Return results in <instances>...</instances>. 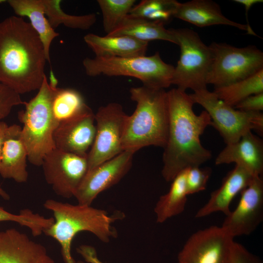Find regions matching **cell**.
<instances>
[{"label":"cell","instance_id":"13","mask_svg":"<svg viewBox=\"0 0 263 263\" xmlns=\"http://www.w3.org/2000/svg\"><path fill=\"white\" fill-rule=\"evenodd\" d=\"M134 153L123 150L88 170L74 196L78 204L91 206L99 193L118 183L131 169Z\"/></svg>","mask_w":263,"mask_h":263},{"label":"cell","instance_id":"35","mask_svg":"<svg viewBox=\"0 0 263 263\" xmlns=\"http://www.w3.org/2000/svg\"><path fill=\"white\" fill-rule=\"evenodd\" d=\"M21 127L14 124L8 126L6 123L0 122V158L4 143L8 139L20 136Z\"/></svg>","mask_w":263,"mask_h":263},{"label":"cell","instance_id":"10","mask_svg":"<svg viewBox=\"0 0 263 263\" xmlns=\"http://www.w3.org/2000/svg\"><path fill=\"white\" fill-rule=\"evenodd\" d=\"M127 116L118 103L99 108L94 114L95 137L87 155L88 170L123 151L121 141Z\"/></svg>","mask_w":263,"mask_h":263},{"label":"cell","instance_id":"23","mask_svg":"<svg viewBox=\"0 0 263 263\" xmlns=\"http://www.w3.org/2000/svg\"><path fill=\"white\" fill-rule=\"evenodd\" d=\"M50 86L53 89L51 110L56 127L62 123L93 112L77 90Z\"/></svg>","mask_w":263,"mask_h":263},{"label":"cell","instance_id":"4","mask_svg":"<svg viewBox=\"0 0 263 263\" xmlns=\"http://www.w3.org/2000/svg\"><path fill=\"white\" fill-rule=\"evenodd\" d=\"M44 207L53 212L54 219L53 224L44 233L59 244L65 263H76L71 250L72 241L77 234L88 231L101 242L108 243L117 236L113 224L123 217L120 213L110 215L105 210L91 206L75 205L53 199L45 201Z\"/></svg>","mask_w":263,"mask_h":263},{"label":"cell","instance_id":"5","mask_svg":"<svg viewBox=\"0 0 263 263\" xmlns=\"http://www.w3.org/2000/svg\"><path fill=\"white\" fill-rule=\"evenodd\" d=\"M53 89L46 76L37 94L25 102V108L18 113L23 124L19 138L27 152L28 161L41 166L44 156L55 149L53 139L56 128L51 110Z\"/></svg>","mask_w":263,"mask_h":263},{"label":"cell","instance_id":"2","mask_svg":"<svg viewBox=\"0 0 263 263\" xmlns=\"http://www.w3.org/2000/svg\"><path fill=\"white\" fill-rule=\"evenodd\" d=\"M46 61L43 44L29 22L16 16L0 22V83L19 94L38 90Z\"/></svg>","mask_w":263,"mask_h":263},{"label":"cell","instance_id":"36","mask_svg":"<svg viewBox=\"0 0 263 263\" xmlns=\"http://www.w3.org/2000/svg\"><path fill=\"white\" fill-rule=\"evenodd\" d=\"M77 251L85 261V262L79 261L77 263H104L98 259L95 249L91 246L80 245Z\"/></svg>","mask_w":263,"mask_h":263},{"label":"cell","instance_id":"31","mask_svg":"<svg viewBox=\"0 0 263 263\" xmlns=\"http://www.w3.org/2000/svg\"><path fill=\"white\" fill-rule=\"evenodd\" d=\"M211 172L210 168H200L198 166L186 169V183L188 195L204 190Z\"/></svg>","mask_w":263,"mask_h":263},{"label":"cell","instance_id":"30","mask_svg":"<svg viewBox=\"0 0 263 263\" xmlns=\"http://www.w3.org/2000/svg\"><path fill=\"white\" fill-rule=\"evenodd\" d=\"M11 221L29 228L34 236L41 235L54 223L53 217L46 218L29 209L21 210L18 214L10 213L0 206V222Z\"/></svg>","mask_w":263,"mask_h":263},{"label":"cell","instance_id":"6","mask_svg":"<svg viewBox=\"0 0 263 263\" xmlns=\"http://www.w3.org/2000/svg\"><path fill=\"white\" fill-rule=\"evenodd\" d=\"M82 64L89 76H126L140 80L143 86L165 89L171 85L174 67L165 62L159 52L150 56L86 57Z\"/></svg>","mask_w":263,"mask_h":263},{"label":"cell","instance_id":"17","mask_svg":"<svg viewBox=\"0 0 263 263\" xmlns=\"http://www.w3.org/2000/svg\"><path fill=\"white\" fill-rule=\"evenodd\" d=\"M240 165L253 176L263 172V142L251 131L244 134L237 142L226 145L215 159L216 165Z\"/></svg>","mask_w":263,"mask_h":263},{"label":"cell","instance_id":"12","mask_svg":"<svg viewBox=\"0 0 263 263\" xmlns=\"http://www.w3.org/2000/svg\"><path fill=\"white\" fill-rule=\"evenodd\" d=\"M234 242L221 226L199 230L184 245L178 263H229Z\"/></svg>","mask_w":263,"mask_h":263},{"label":"cell","instance_id":"33","mask_svg":"<svg viewBox=\"0 0 263 263\" xmlns=\"http://www.w3.org/2000/svg\"><path fill=\"white\" fill-rule=\"evenodd\" d=\"M229 263H261V262L242 244L234 242Z\"/></svg>","mask_w":263,"mask_h":263},{"label":"cell","instance_id":"3","mask_svg":"<svg viewBox=\"0 0 263 263\" xmlns=\"http://www.w3.org/2000/svg\"><path fill=\"white\" fill-rule=\"evenodd\" d=\"M130 93L136 107L126 119L121 141L123 151L135 152L150 146L164 148L169 129L167 92L143 85L131 88Z\"/></svg>","mask_w":263,"mask_h":263},{"label":"cell","instance_id":"29","mask_svg":"<svg viewBox=\"0 0 263 263\" xmlns=\"http://www.w3.org/2000/svg\"><path fill=\"white\" fill-rule=\"evenodd\" d=\"M135 0H97L102 12L103 25L107 35L113 31L128 15Z\"/></svg>","mask_w":263,"mask_h":263},{"label":"cell","instance_id":"19","mask_svg":"<svg viewBox=\"0 0 263 263\" xmlns=\"http://www.w3.org/2000/svg\"><path fill=\"white\" fill-rule=\"evenodd\" d=\"M173 17L199 27L215 25H228L246 31L248 34L257 36L246 24L236 22L225 17L219 4L211 0L179 2Z\"/></svg>","mask_w":263,"mask_h":263},{"label":"cell","instance_id":"1","mask_svg":"<svg viewBox=\"0 0 263 263\" xmlns=\"http://www.w3.org/2000/svg\"><path fill=\"white\" fill-rule=\"evenodd\" d=\"M169 129L163 153L162 175L171 182L182 170L198 166L212 157L211 151L201 144L200 136L211 120L208 113L199 115L193 110L190 94L177 88L167 92Z\"/></svg>","mask_w":263,"mask_h":263},{"label":"cell","instance_id":"32","mask_svg":"<svg viewBox=\"0 0 263 263\" xmlns=\"http://www.w3.org/2000/svg\"><path fill=\"white\" fill-rule=\"evenodd\" d=\"M24 103L19 94L0 83V122L9 115L14 107Z\"/></svg>","mask_w":263,"mask_h":263},{"label":"cell","instance_id":"25","mask_svg":"<svg viewBox=\"0 0 263 263\" xmlns=\"http://www.w3.org/2000/svg\"><path fill=\"white\" fill-rule=\"evenodd\" d=\"M186 176V169L172 180L169 191L160 197L154 209L157 223H163L184 211L188 195Z\"/></svg>","mask_w":263,"mask_h":263},{"label":"cell","instance_id":"37","mask_svg":"<svg viewBox=\"0 0 263 263\" xmlns=\"http://www.w3.org/2000/svg\"><path fill=\"white\" fill-rule=\"evenodd\" d=\"M234 1L244 6L246 15L248 14V10L253 5L263 1L262 0H234Z\"/></svg>","mask_w":263,"mask_h":263},{"label":"cell","instance_id":"34","mask_svg":"<svg viewBox=\"0 0 263 263\" xmlns=\"http://www.w3.org/2000/svg\"><path fill=\"white\" fill-rule=\"evenodd\" d=\"M234 108L244 112H261L263 110V93L249 96Z\"/></svg>","mask_w":263,"mask_h":263},{"label":"cell","instance_id":"39","mask_svg":"<svg viewBox=\"0 0 263 263\" xmlns=\"http://www.w3.org/2000/svg\"><path fill=\"white\" fill-rule=\"evenodd\" d=\"M6 1H7V0H0V4H1L2 3L5 2Z\"/></svg>","mask_w":263,"mask_h":263},{"label":"cell","instance_id":"20","mask_svg":"<svg viewBox=\"0 0 263 263\" xmlns=\"http://www.w3.org/2000/svg\"><path fill=\"white\" fill-rule=\"evenodd\" d=\"M84 40L98 57H129L145 56L148 42L127 36H105L91 33Z\"/></svg>","mask_w":263,"mask_h":263},{"label":"cell","instance_id":"38","mask_svg":"<svg viewBox=\"0 0 263 263\" xmlns=\"http://www.w3.org/2000/svg\"><path fill=\"white\" fill-rule=\"evenodd\" d=\"M0 196L5 200H9L10 196L9 194L0 187Z\"/></svg>","mask_w":263,"mask_h":263},{"label":"cell","instance_id":"15","mask_svg":"<svg viewBox=\"0 0 263 263\" xmlns=\"http://www.w3.org/2000/svg\"><path fill=\"white\" fill-rule=\"evenodd\" d=\"M95 135L93 112L59 124L53 139L55 148L81 156H87Z\"/></svg>","mask_w":263,"mask_h":263},{"label":"cell","instance_id":"26","mask_svg":"<svg viewBox=\"0 0 263 263\" xmlns=\"http://www.w3.org/2000/svg\"><path fill=\"white\" fill-rule=\"evenodd\" d=\"M213 92L219 99L234 107L249 96L263 93V69L244 79L215 87Z\"/></svg>","mask_w":263,"mask_h":263},{"label":"cell","instance_id":"16","mask_svg":"<svg viewBox=\"0 0 263 263\" xmlns=\"http://www.w3.org/2000/svg\"><path fill=\"white\" fill-rule=\"evenodd\" d=\"M0 263H55L41 244L16 228L0 231Z\"/></svg>","mask_w":263,"mask_h":263},{"label":"cell","instance_id":"24","mask_svg":"<svg viewBox=\"0 0 263 263\" xmlns=\"http://www.w3.org/2000/svg\"><path fill=\"white\" fill-rule=\"evenodd\" d=\"M27 159V150L19 136L7 140L0 158V175L17 183L26 182L28 176Z\"/></svg>","mask_w":263,"mask_h":263},{"label":"cell","instance_id":"21","mask_svg":"<svg viewBox=\"0 0 263 263\" xmlns=\"http://www.w3.org/2000/svg\"><path fill=\"white\" fill-rule=\"evenodd\" d=\"M7 2L18 17H27L43 46L47 61L50 62V49L59 36L51 26L44 12L42 0H8Z\"/></svg>","mask_w":263,"mask_h":263},{"label":"cell","instance_id":"7","mask_svg":"<svg viewBox=\"0 0 263 263\" xmlns=\"http://www.w3.org/2000/svg\"><path fill=\"white\" fill-rule=\"evenodd\" d=\"M177 45L180 56L174 67L171 85L186 91L194 92L207 89V77L210 66L211 50L199 35L189 28H170Z\"/></svg>","mask_w":263,"mask_h":263},{"label":"cell","instance_id":"27","mask_svg":"<svg viewBox=\"0 0 263 263\" xmlns=\"http://www.w3.org/2000/svg\"><path fill=\"white\" fill-rule=\"evenodd\" d=\"M45 16L53 28L62 24L74 29L87 30L96 21L94 13L75 16L67 14L61 8L60 0H42Z\"/></svg>","mask_w":263,"mask_h":263},{"label":"cell","instance_id":"11","mask_svg":"<svg viewBox=\"0 0 263 263\" xmlns=\"http://www.w3.org/2000/svg\"><path fill=\"white\" fill-rule=\"evenodd\" d=\"M45 179L54 192L65 198L74 197L88 170L87 156L54 149L44 157Z\"/></svg>","mask_w":263,"mask_h":263},{"label":"cell","instance_id":"9","mask_svg":"<svg viewBox=\"0 0 263 263\" xmlns=\"http://www.w3.org/2000/svg\"><path fill=\"white\" fill-rule=\"evenodd\" d=\"M194 104L201 105L209 114L212 126L223 137L226 145L238 142L248 132H263V114L260 112L236 110L219 99L207 89L190 94Z\"/></svg>","mask_w":263,"mask_h":263},{"label":"cell","instance_id":"22","mask_svg":"<svg viewBox=\"0 0 263 263\" xmlns=\"http://www.w3.org/2000/svg\"><path fill=\"white\" fill-rule=\"evenodd\" d=\"M165 23L152 21L128 14L119 25L107 36H127L143 41L162 40L177 45V40L170 29Z\"/></svg>","mask_w":263,"mask_h":263},{"label":"cell","instance_id":"18","mask_svg":"<svg viewBox=\"0 0 263 263\" xmlns=\"http://www.w3.org/2000/svg\"><path fill=\"white\" fill-rule=\"evenodd\" d=\"M254 177L243 167L235 165L224 178L221 186L211 192L207 203L197 211L195 218L205 217L217 212L227 215L231 211L230 205L233 199Z\"/></svg>","mask_w":263,"mask_h":263},{"label":"cell","instance_id":"28","mask_svg":"<svg viewBox=\"0 0 263 263\" xmlns=\"http://www.w3.org/2000/svg\"><path fill=\"white\" fill-rule=\"evenodd\" d=\"M179 3L175 0H143L134 5L129 14L165 24L173 17Z\"/></svg>","mask_w":263,"mask_h":263},{"label":"cell","instance_id":"8","mask_svg":"<svg viewBox=\"0 0 263 263\" xmlns=\"http://www.w3.org/2000/svg\"><path fill=\"white\" fill-rule=\"evenodd\" d=\"M209 47L212 59L207 85L214 88L227 85L263 69V53L255 46L239 48L213 42Z\"/></svg>","mask_w":263,"mask_h":263},{"label":"cell","instance_id":"14","mask_svg":"<svg viewBox=\"0 0 263 263\" xmlns=\"http://www.w3.org/2000/svg\"><path fill=\"white\" fill-rule=\"evenodd\" d=\"M234 210L226 216L222 227L233 238L248 235L254 232L263 219V181L254 177L241 192Z\"/></svg>","mask_w":263,"mask_h":263}]
</instances>
